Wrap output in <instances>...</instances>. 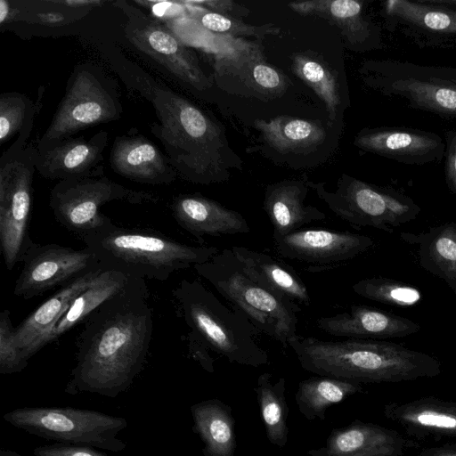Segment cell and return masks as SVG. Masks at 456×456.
I'll list each match as a JSON object with an SVG mask.
<instances>
[{
	"label": "cell",
	"instance_id": "ee69618b",
	"mask_svg": "<svg viewBox=\"0 0 456 456\" xmlns=\"http://www.w3.org/2000/svg\"><path fill=\"white\" fill-rule=\"evenodd\" d=\"M61 7H66L69 9H90L93 7L99 6L104 4V1L99 0H63V1H49Z\"/></svg>",
	"mask_w": 456,
	"mask_h": 456
},
{
	"label": "cell",
	"instance_id": "ab89813d",
	"mask_svg": "<svg viewBox=\"0 0 456 456\" xmlns=\"http://www.w3.org/2000/svg\"><path fill=\"white\" fill-rule=\"evenodd\" d=\"M90 9H69L65 11L53 10L39 12L30 15L28 21L47 25V26H59L64 25L68 22L77 20L88 13Z\"/></svg>",
	"mask_w": 456,
	"mask_h": 456
},
{
	"label": "cell",
	"instance_id": "2e32d148",
	"mask_svg": "<svg viewBox=\"0 0 456 456\" xmlns=\"http://www.w3.org/2000/svg\"><path fill=\"white\" fill-rule=\"evenodd\" d=\"M381 16L387 30L419 48H456V10L434 0H387Z\"/></svg>",
	"mask_w": 456,
	"mask_h": 456
},
{
	"label": "cell",
	"instance_id": "7dc6e473",
	"mask_svg": "<svg viewBox=\"0 0 456 456\" xmlns=\"http://www.w3.org/2000/svg\"><path fill=\"white\" fill-rule=\"evenodd\" d=\"M445 143L446 146L456 148V130L446 133Z\"/></svg>",
	"mask_w": 456,
	"mask_h": 456
},
{
	"label": "cell",
	"instance_id": "f546056e",
	"mask_svg": "<svg viewBox=\"0 0 456 456\" xmlns=\"http://www.w3.org/2000/svg\"><path fill=\"white\" fill-rule=\"evenodd\" d=\"M192 430L202 441L204 456H235V419L232 407L217 398L191 406Z\"/></svg>",
	"mask_w": 456,
	"mask_h": 456
},
{
	"label": "cell",
	"instance_id": "60d3db41",
	"mask_svg": "<svg viewBox=\"0 0 456 456\" xmlns=\"http://www.w3.org/2000/svg\"><path fill=\"white\" fill-rule=\"evenodd\" d=\"M184 339L190 356L198 362L204 370L211 373L214 372V360L208 353V346L191 330L186 333Z\"/></svg>",
	"mask_w": 456,
	"mask_h": 456
},
{
	"label": "cell",
	"instance_id": "9c48e42d",
	"mask_svg": "<svg viewBox=\"0 0 456 456\" xmlns=\"http://www.w3.org/2000/svg\"><path fill=\"white\" fill-rule=\"evenodd\" d=\"M4 419L28 434L61 443L115 452L126 444L118 437L127 426L124 418L72 407H23L4 413Z\"/></svg>",
	"mask_w": 456,
	"mask_h": 456
},
{
	"label": "cell",
	"instance_id": "f6af8a7d",
	"mask_svg": "<svg viewBox=\"0 0 456 456\" xmlns=\"http://www.w3.org/2000/svg\"><path fill=\"white\" fill-rule=\"evenodd\" d=\"M415 456H456V443L426 448Z\"/></svg>",
	"mask_w": 456,
	"mask_h": 456
},
{
	"label": "cell",
	"instance_id": "c3c4849f",
	"mask_svg": "<svg viewBox=\"0 0 456 456\" xmlns=\"http://www.w3.org/2000/svg\"><path fill=\"white\" fill-rule=\"evenodd\" d=\"M436 3L444 4L456 10V0H434Z\"/></svg>",
	"mask_w": 456,
	"mask_h": 456
},
{
	"label": "cell",
	"instance_id": "30bf717a",
	"mask_svg": "<svg viewBox=\"0 0 456 456\" xmlns=\"http://www.w3.org/2000/svg\"><path fill=\"white\" fill-rule=\"evenodd\" d=\"M318 196L341 219L357 227H373L387 232L417 218L420 207L408 195L343 175L335 191L314 185Z\"/></svg>",
	"mask_w": 456,
	"mask_h": 456
},
{
	"label": "cell",
	"instance_id": "277c9868",
	"mask_svg": "<svg viewBox=\"0 0 456 456\" xmlns=\"http://www.w3.org/2000/svg\"><path fill=\"white\" fill-rule=\"evenodd\" d=\"M78 238L104 270L159 281L219 252L216 247L184 244L156 230L118 226L111 219Z\"/></svg>",
	"mask_w": 456,
	"mask_h": 456
},
{
	"label": "cell",
	"instance_id": "4fadbf2b",
	"mask_svg": "<svg viewBox=\"0 0 456 456\" xmlns=\"http://www.w3.org/2000/svg\"><path fill=\"white\" fill-rule=\"evenodd\" d=\"M116 4L126 13V35L137 49L198 91L211 86V80L200 68L195 54L166 25L125 1Z\"/></svg>",
	"mask_w": 456,
	"mask_h": 456
},
{
	"label": "cell",
	"instance_id": "83f0119b",
	"mask_svg": "<svg viewBox=\"0 0 456 456\" xmlns=\"http://www.w3.org/2000/svg\"><path fill=\"white\" fill-rule=\"evenodd\" d=\"M400 238L416 245L420 266L443 280L456 295V222L419 233L401 232Z\"/></svg>",
	"mask_w": 456,
	"mask_h": 456
},
{
	"label": "cell",
	"instance_id": "7c38bea8",
	"mask_svg": "<svg viewBox=\"0 0 456 456\" xmlns=\"http://www.w3.org/2000/svg\"><path fill=\"white\" fill-rule=\"evenodd\" d=\"M36 147L0 160V240L5 266L12 270L34 243L29 235Z\"/></svg>",
	"mask_w": 456,
	"mask_h": 456
},
{
	"label": "cell",
	"instance_id": "f1b7e54d",
	"mask_svg": "<svg viewBox=\"0 0 456 456\" xmlns=\"http://www.w3.org/2000/svg\"><path fill=\"white\" fill-rule=\"evenodd\" d=\"M231 249L250 278L298 305L311 304L307 287L289 266L264 252L240 246Z\"/></svg>",
	"mask_w": 456,
	"mask_h": 456
},
{
	"label": "cell",
	"instance_id": "4316f807",
	"mask_svg": "<svg viewBox=\"0 0 456 456\" xmlns=\"http://www.w3.org/2000/svg\"><path fill=\"white\" fill-rule=\"evenodd\" d=\"M139 279L123 272L103 270L70 303L42 341V348L81 324L104 302L123 291Z\"/></svg>",
	"mask_w": 456,
	"mask_h": 456
},
{
	"label": "cell",
	"instance_id": "d6986e66",
	"mask_svg": "<svg viewBox=\"0 0 456 456\" xmlns=\"http://www.w3.org/2000/svg\"><path fill=\"white\" fill-rule=\"evenodd\" d=\"M419 444L386 427L354 419L330 433L323 447L311 449L309 456H403Z\"/></svg>",
	"mask_w": 456,
	"mask_h": 456
},
{
	"label": "cell",
	"instance_id": "d4e9b609",
	"mask_svg": "<svg viewBox=\"0 0 456 456\" xmlns=\"http://www.w3.org/2000/svg\"><path fill=\"white\" fill-rule=\"evenodd\" d=\"M103 270L100 266L61 287L14 328L15 342L28 360L42 349L43 339L68 309L71 301Z\"/></svg>",
	"mask_w": 456,
	"mask_h": 456
},
{
	"label": "cell",
	"instance_id": "836d02e7",
	"mask_svg": "<svg viewBox=\"0 0 456 456\" xmlns=\"http://www.w3.org/2000/svg\"><path fill=\"white\" fill-rule=\"evenodd\" d=\"M272 374L262 373L257 378L254 391L259 405L261 418L269 442L282 449L288 443L289 414L285 397V378H280L277 382H271Z\"/></svg>",
	"mask_w": 456,
	"mask_h": 456
},
{
	"label": "cell",
	"instance_id": "cb8c5ba5",
	"mask_svg": "<svg viewBox=\"0 0 456 456\" xmlns=\"http://www.w3.org/2000/svg\"><path fill=\"white\" fill-rule=\"evenodd\" d=\"M170 209L175 222L201 243L204 236L248 233L249 225L239 212L199 194L175 197Z\"/></svg>",
	"mask_w": 456,
	"mask_h": 456
},
{
	"label": "cell",
	"instance_id": "74e56055",
	"mask_svg": "<svg viewBox=\"0 0 456 456\" xmlns=\"http://www.w3.org/2000/svg\"><path fill=\"white\" fill-rule=\"evenodd\" d=\"M14 328L10 311L4 309L0 314V373L12 374L23 370L28 363L14 339Z\"/></svg>",
	"mask_w": 456,
	"mask_h": 456
},
{
	"label": "cell",
	"instance_id": "8992f818",
	"mask_svg": "<svg viewBox=\"0 0 456 456\" xmlns=\"http://www.w3.org/2000/svg\"><path fill=\"white\" fill-rule=\"evenodd\" d=\"M192 268L240 310L259 332L286 346L299 337L300 305L250 278L232 249L219 250L208 262Z\"/></svg>",
	"mask_w": 456,
	"mask_h": 456
},
{
	"label": "cell",
	"instance_id": "8d00e7d4",
	"mask_svg": "<svg viewBox=\"0 0 456 456\" xmlns=\"http://www.w3.org/2000/svg\"><path fill=\"white\" fill-rule=\"evenodd\" d=\"M352 289L354 293L369 300L399 307L416 305L422 299L418 288L384 277L360 280Z\"/></svg>",
	"mask_w": 456,
	"mask_h": 456
},
{
	"label": "cell",
	"instance_id": "e575fe53",
	"mask_svg": "<svg viewBox=\"0 0 456 456\" xmlns=\"http://www.w3.org/2000/svg\"><path fill=\"white\" fill-rule=\"evenodd\" d=\"M293 72L303 80L325 103L331 121L336 118L340 105V95L337 77L322 61L303 53L291 57Z\"/></svg>",
	"mask_w": 456,
	"mask_h": 456
},
{
	"label": "cell",
	"instance_id": "5bb4252c",
	"mask_svg": "<svg viewBox=\"0 0 456 456\" xmlns=\"http://www.w3.org/2000/svg\"><path fill=\"white\" fill-rule=\"evenodd\" d=\"M273 241L280 256L299 263L312 273L345 265L374 244L372 238L366 235L326 229H299L285 235H273Z\"/></svg>",
	"mask_w": 456,
	"mask_h": 456
},
{
	"label": "cell",
	"instance_id": "d590c367",
	"mask_svg": "<svg viewBox=\"0 0 456 456\" xmlns=\"http://www.w3.org/2000/svg\"><path fill=\"white\" fill-rule=\"evenodd\" d=\"M186 15L198 25L213 33L240 39L241 37L262 38L280 33V28L272 24L250 25L240 19L213 12L191 1H182Z\"/></svg>",
	"mask_w": 456,
	"mask_h": 456
},
{
	"label": "cell",
	"instance_id": "7a4b0ae2",
	"mask_svg": "<svg viewBox=\"0 0 456 456\" xmlns=\"http://www.w3.org/2000/svg\"><path fill=\"white\" fill-rule=\"evenodd\" d=\"M312 373L358 383H398L442 372L434 356L386 340L326 341L299 336L289 345Z\"/></svg>",
	"mask_w": 456,
	"mask_h": 456
},
{
	"label": "cell",
	"instance_id": "484cf974",
	"mask_svg": "<svg viewBox=\"0 0 456 456\" xmlns=\"http://www.w3.org/2000/svg\"><path fill=\"white\" fill-rule=\"evenodd\" d=\"M306 194V185L298 181H282L267 186L264 209L273 227V235H285L325 219L323 212L305 203Z\"/></svg>",
	"mask_w": 456,
	"mask_h": 456
},
{
	"label": "cell",
	"instance_id": "bcb514c9",
	"mask_svg": "<svg viewBox=\"0 0 456 456\" xmlns=\"http://www.w3.org/2000/svg\"><path fill=\"white\" fill-rule=\"evenodd\" d=\"M12 7L10 3L5 0H0V24L7 23L10 19Z\"/></svg>",
	"mask_w": 456,
	"mask_h": 456
},
{
	"label": "cell",
	"instance_id": "52a82bcc",
	"mask_svg": "<svg viewBox=\"0 0 456 456\" xmlns=\"http://www.w3.org/2000/svg\"><path fill=\"white\" fill-rule=\"evenodd\" d=\"M363 83L408 108L456 119V68L398 60H370L361 69Z\"/></svg>",
	"mask_w": 456,
	"mask_h": 456
},
{
	"label": "cell",
	"instance_id": "ac0fdd59",
	"mask_svg": "<svg viewBox=\"0 0 456 456\" xmlns=\"http://www.w3.org/2000/svg\"><path fill=\"white\" fill-rule=\"evenodd\" d=\"M108 141V133L100 131L88 138L68 137L47 148H36V169L44 178L59 181L102 175Z\"/></svg>",
	"mask_w": 456,
	"mask_h": 456
},
{
	"label": "cell",
	"instance_id": "d6a6232c",
	"mask_svg": "<svg viewBox=\"0 0 456 456\" xmlns=\"http://www.w3.org/2000/svg\"><path fill=\"white\" fill-rule=\"evenodd\" d=\"M41 106L40 99L34 103L26 95L17 92L4 93L0 95L1 144L13 135H18L15 142L2 154L3 158L11 157L28 145L27 141Z\"/></svg>",
	"mask_w": 456,
	"mask_h": 456
},
{
	"label": "cell",
	"instance_id": "e0dca14e",
	"mask_svg": "<svg viewBox=\"0 0 456 456\" xmlns=\"http://www.w3.org/2000/svg\"><path fill=\"white\" fill-rule=\"evenodd\" d=\"M354 143L364 151L410 166L438 163L446 151L439 134L408 126L364 128Z\"/></svg>",
	"mask_w": 456,
	"mask_h": 456
},
{
	"label": "cell",
	"instance_id": "ba28073f",
	"mask_svg": "<svg viewBox=\"0 0 456 456\" xmlns=\"http://www.w3.org/2000/svg\"><path fill=\"white\" fill-rule=\"evenodd\" d=\"M121 115L122 105L114 81L94 64H78L36 148H47L88 126L116 121Z\"/></svg>",
	"mask_w": 456,
	"mask_h": 456
},
{
	"label": "cell",
	"instance_id": "9a60e30c",
	"mask_svg": "<svg viewBox=\"0 0 456 456\" xmlns=\"http://www.w3.org/2000/svg\"><path fill=\"white\" fill-rule=\"evenodd\" d=\"M21 262L23 268L16 280L13 293L23 299L63 287L101 266L94 253L86 247L75 249L53 243L34 242Z\"/></svg>",
	"mask_w": 456,
	"mask_h": 456
},
{
	"label": "cell",
	"instance_id": "7402d4cb",
	"mask_svg": "<svg viewBox=\"0 0 456 456\" xmlns=\"http://www.w3.org/2000/svg\"><path fill=\"white\" fill-rule=\"evenodd\" d=\"M110 165L118 175L140 183L168 184L177 176L167 156L141 134L116 137Z\"/></svg>",
	"mask_w": 456,
	"mask_h": 456
},
{
	"label": "cell",
	"instance_id": "ffe728a7",
	"mask_svg": "<svg viewBox=\"0 0 456 456\" xmlns=\"http://www.w3.org/2000/svg\"><path fill=\"white\" fill-rule=\"evenodd\" d=\"M385 417L415 441L456 439V402L422 396L384 406Z\"/></svg>",
	"mask_w": 456,
	"mask_h": 456
},
{
	"label": "cell",
	"instance_id": "603a6c76",
	"mask_svg": "<svg viewBox=\"0 0 456 456\" xmlns=\"http://www.w3.org/2000/svg\"><path fill=\"white\" fill-rule=\"evenodd\" d=\"M364 4L356 0H310L292 2L289 7L302 16L319 17L336 25L357 51L381 49L380 29L365 15Z\"/></svg>",
	"mask_w": 456,
	"mask_h": 456
},
{
	"label": "cell",
	"instance_id": "f35d334b",
	"mask_svg": "<svg viewBox=\"0 0 456 456\" xmlns=\"http://www.w3.org/2000/svg\"><path fill=\"white\" fill-rule=\"evenodd\" d=\"M35 456H110L96 448L77 444H55L33 449Z\"/></svg>",
	"mask_w": 456,
	"mask_h": 456
},
{
	"label": "cell",
	"instance_id": "44dd1931",
	"mask_svg": "<svg viewBox=\"0 0 456 456\" xmlns=\"http://www.w3.org/2000/svg\"><path fill=\"white\" fill-rule=\"evenodd\" d=\"M316 325L332 336L374 340L405 338L421 329L411 319L362 305H353L348 312L322 317Z\"/></svg>",
	"mask_w": 456,
	"mask_h": 456
},
{
	"label": "cell",
	"instance_id": "4dcf8cb0",
	"mask_svg": "<svg viewBox=\"0 0 456 456\" xmlns=\"http://www.w3.org/2000/svg\"><path fill=\"white\" fill-rule=\"evenodd\" d=\"M255 126L265 142L281 153L309 151L326 138V131L319 123L286 116L268 121L257 119Z\"/></svg>",
	"mask_w": 456,
	"mask_h": 456
},
{
	"label": "cell",
	"instance_id": "b9f144b4",
	"mask_svg": "<svg viewBox=\"0 0 456 456\" xmlns=\"http://www.w3.org/2000/svg\"><path fill=\"white\" fill-rule=\"evenodd\" d=\"M193 4L208 9L213 12L239 19L250 12L248 8L232 0H208V1H191Z\"/></svg>",
	"mask_w": 456,
	"mask_h": 456
},
{
	"label": "cell",
	"instance_id": "f907efd6",
	"mask_svg": "<svg viewBox=\"0 0 456 456\" xmlns=\"http://www.w3.org/2000/svg\"><path fill=\"white\" fill-rule=\"evenodd\" d=\"M9 453H10V456H22V455L17 453L16 452L10 451V450H9Z\"/></svg>",
	"mask_w": 456,
	"mask_h": 456
},
{
	"label": "cell",
	"instance_id": "681fc988",
	"mask_svg": "<svg viewBox=\"0 0 456 456\" xmlns=\"http://www.w3.org/2000/svg\"><path fill=\"white\" fill-rule=\"evenodd\" d=\"M0 456H10L9 450H1Z\"/></svg>",
	"mask_w": 456,
	"mask_h": 456
},
{
	"label": "cell",
	"instance_id": "8fae6325",
	"mask_svg": "<svg viewBox=\"0 0 456 456\" xmlns=\"http://www.w3.org/2000/svg\"><path fill=\"white\" fill-rule=\"evenodd\" d=\"M114 200L143 204L156 203L159 198L126 188L102 175L59 181L51 190L49 206L56 221L79 237L110 219L100 208Z\"/></svg>",
	"mask_w": 456,
	"mask_h": 456
},
{
	"label": "cell",
	"instance_id": "5b68a950",
	"mask_svg": "<svg viewBox=\"0 0 456 456\" xmlns=\"http://www.w3.org/2000/svg\"><path fill=\"white\" fill-rule=\"evenodd\" d=\"M172 296L177 315L209 350L240 365L259 367L269 362L248 318L227 307L200 281L182 280Z\"/></svg>",
	"mask_w": 456,
	"mask_h": 456
},
{
	"label": "cell",
	"instance_id": "3957f363",
	"mask_svg": "<svg viewBox=\"0 0 456 456\" xmlns=\"http://www.w3.org/2000/svg\"><path fill=\"white\" fill-rule=\"evenodd\" d=\"M158 122L151 132L162 143L170 164L183 179L209 184L227 179L226 141L221 128L200 109L172 90L142 86Z\"/></svg>",
	"mask_w": 456,
	"mask_h": 456
},
{
	"label": "cell",
	"instance_id": "6da1fadb",
	"mask_svg": "<svg viewBox=\"0 0 456 456\" xmlns=\"http://www.w3.org/2000/svg\"><path fill=\"white\" fill-rule=\"evenodd\" d=\"M149 296L145 280L139 279L82 322L66 393L115 398L130 387L143 368L151 341Z\"/></svg>",
	"mask_w": 456,
	"mask_h": 456
},
{
	"label": "cell",
	"instance_id": "1f68e13d",
	"mask_svg": "<svg viewBox=\"0 0 456 456\" xmlns=\"http://www.w3.org/2000/svg\"><path fill=\"white\" fill-rule=\"evenodd\" d=\"M363 391L361 383L317 375L299 382L295 400L307 420H325L329 407Z\"/></svg>",
	"mask_w": 456,
	"mask_h": 456
},
{
	"label": "cell",
	"instance_id": "7bdbcfd3",
	"mask_svg": "<svg viewBox=\"0 0 456 456\" xmlns=\"http://www.w3.org/2000/svg\"><path fill=\"white\" fill-rule=\"evenodd\" d=\"M444 159L445 183L449 191L456 194V148L446 146Z\"/></svg>",
	"mask_w": 456,
	"mask_h": 456
}]
</instances>
